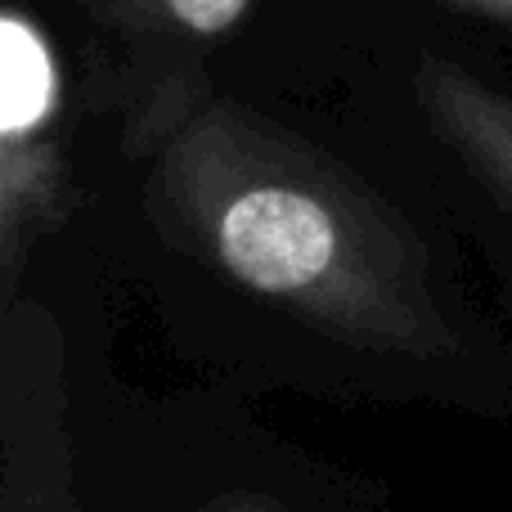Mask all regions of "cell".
<instances>
[{
    "instance_id": "4",
    "label": "cell",
    "mask_w": 512,
    "mask_h": 512,
    "mask_svg": "<svg viewBox=\"0 0 512 512\" xmlns=\"http://www.w3.org/2000/svg\"><path fill=\"white\" fill-rule=\"evenodd\" d=\"M0 512H81L68 342L50 306H0Z\"/></svg>"
},
{
    "instance_id": "2",
    "label": "cell",
    "mask_w": 512,
    "mask_h": 512,
    "mask_svg": "<svg viewBox=\"0 0 512 512\" xmlns=\"http://www.w3.org/2000/svg\"><path fill=\"white\" fill-rule=\"evenodd\" d=\"M113 45V108L122 144L149 158L203 99H212L207 54L230 41L256 0H77Z\"/></svg>"
},
{
    "instance_id": "1",
    "label": "cell",
    "mask_w": 512,
    "mask_h": 512,
    "mask_svg": "<svg viewBox=\"0 0 512 512\" xmlns=\"http://www.w3.org/2000/svg\"><path fill=\"white\" fill-rule=\"evenodd\" d=\"M144 167V207L167 243L248 297L360 351H463L418 230L306 135L212 95Z\"/></svg>"
},
{
    "instance_id": "6",
    "label": "cell",
    "mask_w": 512,
    "mask_h": 512,
    "mask_svg": "<svg viewBox=\"0 0 512 512\" xmlns=\"http://www.w3.org/2000/svg\"><path fill=\"white\" fill-rule=\"evenodd\" d=\"M203 512H283V508L261 495H230V499H221V504H207Z\"/></svg>"
},
{
    "instance_id": "5",
    "label": "cell",
    "mask_w": 512,
    "mask_h": 512,
    "mask_svg": "<svg viewBox=\"0 0 512 512\" xmlns=\"http://www.w3.org/2000/svg\"><path fill=\"white\" fill-rule=\"evenodd\" d=\"M414 99L432 135L512 212V90H499L445 54H423Z\"/></svg>"
},
{
    "instance_id": "3",
    "label": "cell",
    "mask_w": 512,
    "mask_h": 512,
    "mask_svg": "<svg viewBox=\"0 0 512 512\" xmlns=\"http://www.w3.org/2000/svg\"><path fill=\"white\" fill-rule=\"evenodd\" d=\"M59 59L41 23L18 5L0 18V306L18 297L36 239L68 216Z\"/></svg>"
},
{
    "instance_id": "7",
    "label": "cell",
    "mask_w": 512,
    "mask_h": 512,
    "mask_svg": "<svg viewBox=\"0 0 512 512\" xmlns=\"http://www.w3.org/2000/svg\"><path fill=\"white\" fill-rule=\"evenodd\" d=\"M445 5L472 9V14H486V18H495V23H508L512 27V0H445Z\"/></svg>"
}]
</instances>
